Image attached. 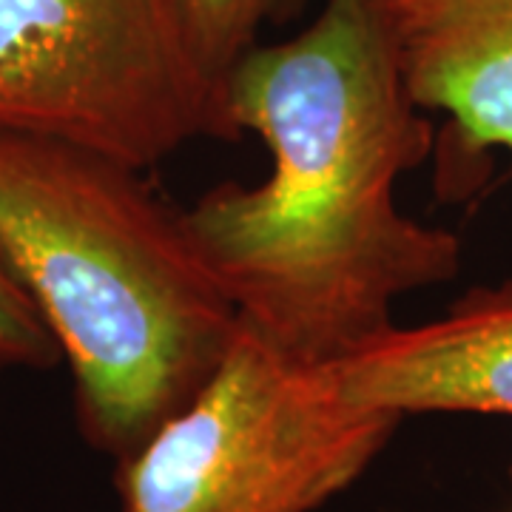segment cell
<instances>
[{"instance_id": "5b68a950", "label": "cell", "mask_w": 512, "mask_h": 512, "mask_svg": "<svg viewBox=\"0 0 512 512\" xmlns=\"http://www.w3.org/2000/svg\"><path fill=\"white\" fill-rule=\"evenodd\" d=\"M342 396L399 419L476 413L512 419V279L461 293L421 325H393L330 365Z\"/></svg>"}, {"instance_id": "277c9868", "label": "cell", "mask_w": 512, "mask_h": 512, "mask_svg": "<svg viewBox=\"0 0 512 512\" xmlns=\"http://www.w3.org/2000/svg\"><path fill=\"white\" fill-rule=\"evenodd\" d=\"M0 131L137 171L200 137H239L180 0H0Z\"/></svg>"}, {"instance_id": "6da1fadb", "label": "cell", "mask_w": 512, "mask_h": 512, "mask_svg": "<svg viewBox=\"0 0 512 512\" xmlns=\"http://www.w3.org/2000/svg\"><path fill=\"white\" fill-rule=\"evenodd\" d=\"M225 109L271 151L262 183H220L185 208L239 319L311 365H336L396 325L407 293L461 271L450 228L407 217L396 185L436 151L367 0H325L299 35L251 46Z\"/></svg>"}, {"instance_id": "52a82bcc", "label": "cell", "mask_w": 512, "mask_h": 512, "mask_svg": "<svg viewBox=\"0 0 512 512\" xmlns=\"http://www.w3.org/2000/svg\"><path fill=\"white\" fill-rule=\"evenodd\" d=\"M299 0H180L188 35L211 72L228 69L256 46L265 23L285 18Z\"/></svg>"}, {"instance_id": "8992f818", "label": "cell", "mask_w": 512, "mask_h": 512, "mask_svg": "<svg viewBox=\"0 0 512 512\" xmlns=\"http://www.w3.org/2000/svg\"><path fill=\"white\" fill-rule=\"evenodd\" d=\"M447 157L504 151L512 174V0H367Z\"/></svg>"}, {"instance_id": "7a4b0ae2", "label": "cell", "mask_w": 512, "mask_h": 512, "mask_svg": "<svg viewBox=\"0 0 512 512\" xmlns=\"http://www.w3.org/2000/svg\"><path fill=\"white\" fill-rule=\"evenodd\" d=\"M143 171L0 131V259L52 330L94 450L134 453L220 365L239 313Z\"/></svg>"}, {"instance_id": "ba28073f", "label": "cell", "mask_w": 512, "mask_h": 512, "mask_svg": "<svg viewBox=\"0 0 512 512\" xmlns=\"http://www.w3.org/2000/svg\"><path fill=\"white\" fill-rule=\"evenodd\" d=\"M60 356L52 330L0 259V370L3 367H52Z\"/></svg>"}, {"instance_id": "3957f363", "label": "cell", "mask_w": 512, "mask_h": 512, "mask_svg": "<svg viewBox=\"0 0 512 512\" xmlns=\"http://www.w3.org/2000/svg\"><path fill=\"white\" fill-rule=\"evenodd\" d=\"M402 421L345 399L330 365L296 359L239 319L200 390L117 461L120 512H319Z\"/></svg>"}, {"instance_id": "9c48e42d", "label": "cell", "mask_w": 512, "mask_h": 512, "mask_svg": "<svg viewBox=\"0 0 512 512\" xmlns=\"http://www.w3.org/2000/svg\"><path fill=\"white\" fill-rule=\"evenodd\" d=\"M510 481H512V467H510Z\"/></svg>"}]
</instances>
